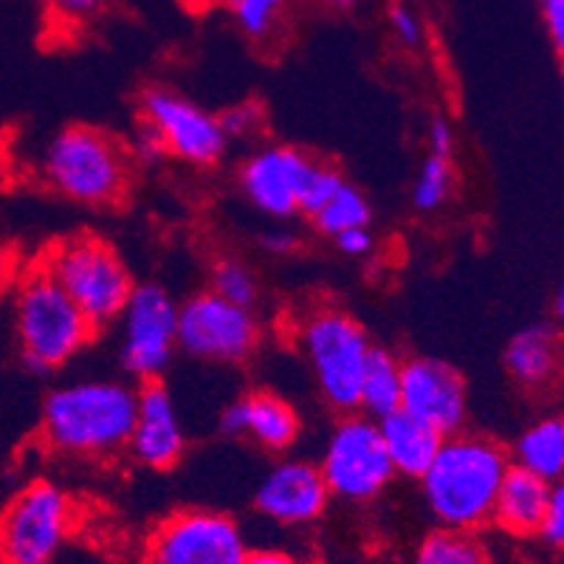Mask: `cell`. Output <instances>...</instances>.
<instances>
[{
  "label": "cell",
  "instance_id": "obj_1",
  "mask_svg": "<svg viewBox=\"0 0 564 564\" xmlns=\"http://www.w3.org/2000/svg\"><path fill=\"white\" fill-rule=\"evenodd\" d=\"M139 387L116 379H77L48 390L40 412L45 449L70 460H108L128 452Z\"/></svg>",
  "mask_w": 564,
  "mask_h": 564
},
{
  "label": "cell",
  "instance_id": "obj_2",
  "mask_svg": "<svg viewBox=\"0 0 564 564\" xmlns=\"http://www.w3.org/2000/svg\"><path fill=\"white\" fill-rule=\"evenodd\" d=\"M508 466L511 455L500 441L480 432H452L443 437L430 468L417 477L421 497L437 525L475 533L491 522Z\"/></svg>",
  "mask_w": 564,
  "mask_h": 564
},
{
  "label": "cell",
  "instance_id": "obj_3",
  "mask_svg": "<svg viewBox=\"0 0 564 564\" xmlns=\"http://www.w3.org/2000/svg\"><path fill=\"white\" fill-rule=\"evenodd\" d=\"M37 173L65 200L113 206L128 195L133 159L128 144L108 130L68 124L40 148Z\"/></svg>",
  "mask_w": 564,
  "mask_h": 564
},
{
  "label": "cell",
  "instance_id": "obj_4",
  "mask_svg": "<svg viewBox=\"0 0 564 564\" xmlns=\"http://www.w3.org/2000/svg\"><path fill=\"white\" fill-rule=\"evenodd\" d=\"M294 341L322 401L339 415L359 412L361 372L372 352L361 322L336 305H316L296 319Z\"/></svg>",
  "mask_w": 564,
  "mask_h": 564
},
{
  "label": "cell",
  "instance_id": "obj_5",
  "mask_svg": "<svg viewBox=\"0 0 564 564\" xmlns=\"http://www.w3.org/2000/svg\"><path fill=\"white\" fill-rule=\"evenodd\" d=\"M97 327L43 269L20 282L14 294V339L32 372H54L77 359Z\"/></svg>",
  "mask_w": 564,
  "mask_h": 564
},
{
  "label": "cell",
  "instance_id": "obj_6",
  "mask_svg": "<svg viewBox=\"0 0 564 564\" xmlns=\"http://www.w3.org/2000/svg\"><path fill=\"white\" fill-rule=\"evenodd\" d=\"M43 271L77 302L97 330L119 319L135 289L119 251L94 235H74L54 246L45 254Z\"/></svg>",
  "mask_w": 564,
  "mask_h": 564
},
{
  "label": "cell",
  "instance_id": "obj_7",
  "mask_svg": "<svg viewBox=\"0 0 564 564\" xmlns=\"http://www.w3.org/2000/svg\"><path fill=\"white\" fill-rule=\"evenodd\" d=\"M74 520L77 508L65 488L29 482L0 511V564H54Z\"/></svg>",
  "mask_w": 564,
  "mask_h": 564
},
{
  "label": "cell",
  "instance_id": "obj_8",
  "mask_svg": "<svg viewBox=\"0 0 564 564\" xmlns=\"http://www.w3.org/2000/svg\"><path fill=\"white\" fill-rule=\"evenodd\" d=\"M319 471L327 491L345 502H372L390 488L392 463L381 441L379 421L365 412H345L322 446Z\"/></svg>",
  "mask_w": 564,
  "mask_h": 564
},
{
  "label": "cell",
  "instance_id": "obj_9",
  "mask_svg": "<svg viewBox=\"0 0 564 564\" xmlns=\"http://www.w3.org/2000/svg\"><path fill=\"white\" fill-rule=\"evenodd\" d=\"M263 325L254 308L200 291L178 305V350L209 365H243L260 347Z\"/></svg>",
  "mask_w": 564,
  "mask_h": 564
},
{
  "label": "cell",
  "instance_id": "obj_10",
  "mask_svg": "<svg viewBox=\"0 0 564 564\" xmlns=\"http://www.w3.org/2000/svg\"><path fill=\"white\" fill-rule=\"evenodd\" d=\"M249 545L235 517L215 508H184L153 528L144 564H243Z\"/></svg>",
  "mask_w": 564,
  "mask_h": 564
},
{
  "label": "cell",
  "instance_id": "obj_11",
  "mask_svg": "<svg viewBox=\"0 0 564 564\" xmlns=\"http://www.w3.org/2000/svg\"><path fill=\"white\" fill-rule=\"evenodd\" d=\"M119 356L124 370L144 381H159L178 352V302L155 282L135 285L119 314Z\"/></svg>",
  "mask_w": 564,
  "mask_h": 564
},
{
  "label": "cell",
  "instance_id": "obj_12",
  "mask_svg": "<svg viewBox=\"0 0 564 564\" xmlns=\"http://www.w3.org/2000/svg\"><path fill=\"white\" fill-rule=\"evenodd\" d=\"M139 119L159 133L167 155L189 167H215L229 150L220 116L209 113L167 85H150L139 99Z\"/></svg>",
  "mask_w": 564,
  "mask_h": 564
},
{
  "label": "cell",
  "instance_id": "obj_13",
  "mask_svg": "<svg viewBox=\"0 0 564 564\" xmlns=\"http://www.w3.org/2000/svg\"><path fill=\"white\" fill-rule=\"evenodd\" d=\"M311 167H314V159L300 148L265 144L240 164V195L265 218L291 220L300 215Z\"/></svg>",
  "mask_w": 564,
  "mask_h": 564
},
{
  "label": "cell",
  "instance_id": "obj_14",
  "mask_svg": "<svg viewBox=\"0 0 564 564\" xmlns=\"http://www.w3.org/2000/svg\"><path fill=\"white\" fill-rule=\"evenodd\" d=\"M401 410L435 426L441 435L466 430L468 387L455 365L417 356L401 365Z\"/></svg>",
  "mask_w": 564,
  "mask_h": 564
},
{
  "label": "cell",
  "instance_id": "obj_15",
  "mask_svg": "<svg viewBox=\"0 0 564 564\" xmlns=\"http://www.w3.org/2000/svg\"><path fill=\"white\" fill-rule=\"evenodd\" d=\"M330 502L316 463L302 457H282L254 488V508L276 525H311Z\"/></svg>",
  "mask_w": 564,
  "mask_h": 564
},
{
  "label": "cell",
  "instance_id": "obj_16",
  "mask_svg": "<svg viewBox=\"0 0 564 564\" xmlns=\"http://www.w3.org/2000/svg\"><path fill=\"white\" fill-rule=\"evenodd\" d=\"M128 452L139 466L170 471L186 452V432L173 392L161 381H144L135 398Z\"/></svg>",
  "mask_w": 564,
  "mask_h": 564
},
{
  "label": "cell",
  "instance_id": "obj_17",
  "mask_svg": "<svg viewBox=\"0 0 564 564\" xmlns=\"http://www.w3.org/2000/svg\"><path fill=\"white\" fill-rule=\"evenodd\" d=\"M220 432L246 437L271 455H285L300 441L302 417L289 398L271 390H251L238 395L220 412Z\"/></svg>",
  "mask_w": 564,
  "mask_h": 564
},
{
  "label": "cell",
  "instance_id": "obj_18",
  "mask_svg": "<svg viewBox=\"0 0 564 564\" xmlns=\"http://www.w3.org/2000/svg\"><path fill=\"white\" fill-rule=\"evenodd\" d=\"M506 370L525 392H547L564 376V345L556 327L531 325L513 334L506 347Z\"/></svg>",
  "mask_w": 564,
  "mask_h": 564
},
{
  "label": "cell",
  "instance_id": "obj_19",
  "mask_svg": "<svg viewBox=\"0 0 564 564\" xmlns=\"http://www.w3.org/2000/svg\"><path fill=\"white\" fill-rule=\"evenodd\" d=\"M547 497H551V482L511 463L500 482L497 500H494L491 522H497L502 531L513 533V536H539Z\"/></svg>",
  "mask_w": 564,
  "mask_h": 564
},
{
  "label": "cell",
  "instance_id": "obj_20",
  "mask_svg": "<svg viewBox=\"0 0 564 564\" xmlns=\"http://www.w3.org/2000/svg\"><path fill=\"white\" fill-rule=\"evenodd\" d=\"M379 432L387 457L392 463V471L410 477V480H417L430 468L432 457L437 455L443 437H446L435 426L423 423L421 417L410 415L406 410H395L379 417Z\"/></svg>",
  "mask_w": 564,
  "mask_h": 564
},
{
  "label": "cell",
  "instance_id": "obj_21",
  "mask_svg": "<svg viewBox=\"0 0 564 564\" xmlns=\"http://www.w3.org/2000/svg\"><path fill=\"white\" fill-rule=\"evenodd\" d=\"M513 466L528 468L531 475L542 477L547 482H556L564 477V415L551 412L536 421H531L525 430L517 435L511 446Z\"/></svg>",
  "mask_w": 564,
  "mask_h": 564
},
{
  "label": "cell",
  "instance_id": "obj_22",
  "mask_svg": "<svg viewBox=\"0 0 564 564\" xmlns=\"http://www.w3.org/2000/svg\"><path fill=\"white\" fill-rule=\"evenodd\" d=\"M401 365L404 361L392 356L390 350L372 347L365 372H361L359 412L379 421V417L401 410Z\"/></svg>",
  "mask_w": 564,
  "mask_h": 564
},
{
  "label": "cell",
  "instance_id": "obj_23",
  "mask_svg": "<svg viewBox=\"0 0 564 564\" xmlns=\"http://www.w3.org/2000/svg\"><path fill=\"white\" fill-rule=\"evenodd\" d=\"M308 220L314 224V229L319 231V235L336 238L339 231L356 229V226H370L372 206L359 186L350 184V181L345 178L339 184V189H336Z\"/></svg>",
  "mask_w": 564,
  "mask_h": 564
},
{
  "label": "cell",
  "instance_id": "obj_24",
  "mask_svg": "<svg viewBox=\"0 0 564 564\" xmlns=\"http://www.w3.org/2000/svg\"><path fill=\"white\" fill-rule=\"evenodd\" d=\"M412 564H488V556L471 531L437 528L430 536H423Z\"/></svg>",
  "mask_w": 564,
  "mask_h": 564
},
{
  "label": "cell",
  "instance_id": "obj_25",
  "mask_svg": "<svg viewBox=\"0 0 564 564\" xmlns=\"http://www.w3.org/2000/svg\"><path fill=\"white\" fill-rule=\"evenodd\" d=\"M291 0H226V12L251 43H269L282 32Z\"/></svg>",
  "mask_w": 564,
  "mask_h": 564
},
{
  "label": "cell",
  "instance_id": "obj_26",
  "mask_svg": "<svg viewBox=\"0 0 564 564\" xmlns=\"http://www.w3.org/2000/svg\"><path fill=\"white\" fill-rule=\"evenodd\" d=\"M452 193H455L452 155L426 153L412 181V206L421 212H437L449 204Z\"/></svg>",
  "mask_w": 564,
  "mask_h": 564
},
{
  "label": "cell",
  "instance_id": "obj_27",
  "mask_svg": "<svg viewBox=\"0 0 564 564\" xmlns=\"http://www.w3.org/2000/svg\"><path fill=\"white\" fill-rule=\"evenodd\" d=\"M209 282V291L235 305H243V308H254L260 300V280H257L254 269L243 263L240 257H220L218 263L212 265Z\"/></svg>",
  "mask_w": 564,
  "mask_h": 564
},
{
  "label": "cell",
  "instance_id": "obj_28",
  "mask_svg": "<svg viewBox=\"0 0 564 564\" xmlns=\"http://www.w3.org/2000/svg\"><path fill=\"white\" fill-rule=\"evenodd\" d=\"M387 29H390L392 40L406 52H417L426 40V29H423V18L410 0H390L387 7Z\"/></svg>",
  "mask_w": 564,
  "mask_h": 564
},
{
  "label": "cell",
  "instance_id": "obj_29",
  "mask_svg": "<svg viewBox=\"0 0 564 564\" xmlns=\"http://www.w3.org/2000/svg\"><path fill=\"white\" fill-rule=\"evenodd\" d=\"M341 181H345V175H341L339 170L325 164V161L314 159V167H311L308 181H305V193H302V215H308L311 218V215L339 189Z\"/></svg>",
  "mask_w": 564,
  "mask_h": 564
},
{
  "label": "cell",
  "instance_id": "obj_30",
  "mask_svg": "<svg viewBox=\"0 0 564 564\" xmlns=\"http://www.w3.org/2000/svg\"><path fill=\"white\" fill-rule=\"evenodd\" d=\"M108 7L110 0H48V9H52L54 18L70 29L85 26L94 18H99Z\"/></svg>",
  "mask_w": 564,
  "mask_h": 564
},
{
  "label": "cell",
  "instance_id": "obj_31",
  "mask_svg": "<svg viewBox=\"0 0 564 564\" xmlns=\"http://www.w3.org/2000/svg\"><path fill=\"white\" fill-rule=\"evenodd\" d=\"M539 536L545 539L551 547L564 551V477L551 482V497H547L545 520L539 528Z\"/></svg>",
  "mask_w": 564,
  "mask_h": 564
},
{
  "label": "cell",
  "instance_id": "obj_32",
  "mask_svg": "<svg viewBox=\"0 0 564 564\" xmlns=\"http://www.w3.org/2000/svg\"><path fill=\"white\" fill-rule=\"evenodd\" d=\"M220 124H224L229 139H235V135H238V139H246V135L257 133L260 124H263V108L254 102H240L220 116Z\"/></svg>",
  "mask_w": 564,
  "mask_h": 564
},
{
  "label": "cell",
  "instance_id": "obj_33",
  "mask_svg": "<svg viewBox=\"0 0 564 564\" xmlns=\"http://www.w3.org/2000/svg\"><path fill=\"white\" fill-rule=\"evenodd\" d=\"M130 159H139V161H148V164H153V161L164 159L167 155V150H164V144H161L159 133H155L153 128H150L148 122L135 124L133 135H130Z\"/></svg>",
  "mask_w": 564,
  "mask_h": 564
},
{
  "label": "cell",
  "instance_id": "obj_34",
  "mask_svg": "<svg viewBox=\"0 0 564 564\" xmlns=\"http://www.w3.org/2000/svg\"><path fill=\"white\" fill-rule=\"evenodd\" d=\"M260 246H263L265 254L271 257H289L300 249V235H296L285 220H276L271 229H265L263 235H260Z\"/></svg>",
  "mask_w": 564,
  "mask_h": 564
},
{
  "label": "cell",
  "instance_id": "obj_35",
  "mask_svg": "<svg viewBox=\"0 0 564 564\" xmlns=\"http://www.w3.org/2000/svg\"><path fill=\"white\" fill-rule=\"evenodd\" d=\"M334 240L336 249L341 251L345 257H367L372 249H376V238L370 235V226H356V229H347V231H339Z\"/></svg>",
  "mask_w": 564,
  "mask_h": 564
},
{
  "label": "cell",
  "instance_id": "obj_36",
  "mask_svg": "<svg viewBox=\"0 0 564 564\" xmlns=\"http://www.w3.org/2000/svg\"><path fill=\"white\" fill-rule=\"evenodd\" d=\"M542 23L553 52L564 59V0H542Z\"/></svg>",
  "mask_w": 564,
  "mask_h": 564
},
{
  "label": "cell",
  "instance_id": "obj_37",
  "mask_svg": "<svg viewBox=\"0 0 564 564\" xmlns=\"http://www.w3.org/2000/svg\"><path fill=\"white\" fill-rule=\"evenodd\" d=\"M426 148L435 155H452L455 153V130H452L449 119L435 116L426 128Z\"/></svg>",
  "mask_w": 564,
  "mask_h": 564
},
{
  "label": "cell",
  "instance_id": "obj_38",
  "mask_svg": "<svg viewBox=\"0 0 564 564\" xmlns=\"http://www.w3.org/2000/svg\"><path fill=\"white\" fill-rule=\"evenodd\" d=\"M243 564H308V562H302V558H296L294 553L280 551V547H260V551H251L249 547Z\"/></svg>",
  "mask_w": 564,
  "mask_h": 564
},
{
  "label": "cell",
  "instance_id": "obj_39",
  "mask_svg": "<svg viewBox=\"0 0 564 564\" xmlns=\"http://www.w3.org/2000/svg\"><path fill=\"white\" fill-rule=\"evenodd\" d=\"M311 9L316 12H327V14H347L356 12L359 7H365L367 0H305Z\"/></svg>",
  "mask_w": 564,
  "mask_h": 564
},
{
  "label": "cell",
  "instance_id": "obj_40",
  "mask_svg": "<svg viewBox=\"0 0 564 564\" xmlns=\"http://www.w3.org/2000/svg\"><path fill=\"white\" fill-rule=\"evenodd\" d=\"M553 314H556L558 322H564V280L558 282L556 294H553Z\"/></svg>",
  "mask_w": 564,
  "mask_h": 564
},
{
  "label": "cell",
  "instance_id": "obj_41",
  "mask_svg": "<svg viewBox=\"0 0 564 564\" xmlns=\"http://www.w3.org/2000/svg\"><path fill=\"white\" fill-rule=\"evenodd\" d=\"M562 79H564V70H562Z\"/></svg>",
  "mask_w": 564,
  "mask_h": 564
},
{
  "label": "cell",
  "instance_id": "obj_42",
  "mask_svg": "<svg viewBox=\"0 0 564 564\" xmlns=\"http://www.w3.org/2000/svg\"><path fill=\"white\" fill-rule=\"evenodd\" d=\"M539 3H542V0H539Z\"/></svg>",
  "mask_w": 564,
  "mask_h": 564
}]
</instances>
